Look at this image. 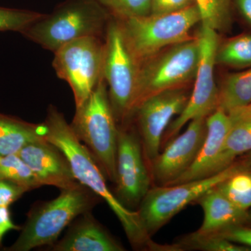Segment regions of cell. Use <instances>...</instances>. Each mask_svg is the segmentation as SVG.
Listing matches in <instances>:
<instances>
[{
  "mask_svg": "<svg viewBox=\"0 0 251 251\" xmlns=\"http://www.w3.org/2000/svg\"><path fill=\"white\" fill-rule=\"evenodd\" d=\"M44 125L46 139L54 144L67 156L77 181L108 204L121 223L133 247L156 249V244L144 228L138 211L130 210L124 205L109 189L105 175L98 162L77 138L63 114L54 107H50Z\"/></svg>",
  "mask_w": 251,
  "mask_h": 251,
  "instance_id": "6da1fadb",
  "label": "cell"
},
{
  "mask_svg": "<svg viewBox=\"0 0 251 251\" xmlns=\"http://www.w3.org/2000/svg\"><path fill=\"white\" fill-rule=\"evenodd\" d=\"M98 198L82 184L72 189L61 190L58 197L31 209L19 237L4 250L29 251L53 245L67 226L77 216L90 211Z\"/></svg>",
  "mask_w": 251,
  "mask_h": 251,
  "instance_id": "7a4b0ae2",
  "label": "cell"
},
{
  "mask_svg": "<svg viewBox=\"0 0 251 251\" xmlns=\"http://www.w3.org/2000/svg\"><path fill=\"white\" fill-rule=\"evenodd\" d=\"M116 122L107 84L102 76L87 100L76 108L71 126L77 138L94 155L105 176L113 183L116 181Z\"/></svg>",
  "mask_w": 251,
  "mask_h": 251,
  "instance_id": "3957f363",
  "label": "cell"
},
{
  "mask_svg": "<svg viewBox=\"0 0 251 251\" xmlns=\"http://www.w3.org/2000/svg\"><path fill=\"white\" fill-rule=\"evenodd\" d=\"M123 21L121 26L127 47L140 65L167 48L193 39L190 31L201 23V18L194 4L176 12Z\"/></svg>",
  "mask_w": 251,
  "mask_h": 251,
  "instance_id": "277c9868",
  "label": "cell"
},
{
  "mask_svg": "<svg viewBox=\"0 0 251 251\" xmlns=\"http://www.w3.org/2000/svg\"><path fill=\"white\" fill-rule=\"evenodd\" d=\"M106 19L105 8L96 0H73L53 14H46L21 34L54 52L80 38L99 36Z\"/></svg>",
  "mask_w": 251,
  "mask_h": 251,
  "instance_id": "5b68a950",
  "label": "cell"
},
{
  "mask_svg": "<svg viewBox=\"0 0 251 251\" xmlns=\"http://www.w3.org/2000/svg\"><path fill=\"white\" fill-rule=\"evenodd\" d=\"M200 58L201 45L197 36L163 50L140 64L132 114L149 97L182 88L195 78Z\"/></svg>",
  "mask_w": 251,
  "mask_h": 251,
  "instance_id": "8992f818",
  "label": "cell"
},
{
  "mask_svg": "<svg viewBox=\"0 0 251 251\" xmlns=\"http://www.w3.org/2000/svg\"><path fill=\"white\" fill-rule=\"evenodd\" d=\"M246 171L237 161L224 171L202 179L150 188L139 205L140 221L151 237L190 203L239 172Z\"/></svg>",
  "mask_w": 251,
  "mask_h": 251,
  "instance_id": "52a82bcc",
  "label": "cell"
},
{
  "mask_svg": "<svg viewBox=\"0 0 251 251\" xmlns=\"http://www.w3.org/2000/svg\"><path fill=\"white\" fill-rule=\"evenodd\" d=\"M54 53V71L70 86L78 108L103 76L105 44L99 36H86L68 43Z\"/></svg>",
  "mask_w": 251,
  "mask_h": 251,
  "instance_id": "ba28073f",
  "label": "cell"
},
{
  "mask_svg": "<svg viewBox=\"0 0 251 251\" xmlns=\"http://www.w3.org/2000/svg\"><path fill=\"white\" fill-rule=\"evenodd\" d=\"M139 64L127 47L121 25L107 28L103 76L109 87V99L116 120L132 115Z\"/></svg>",
  "mask_w": 251,
  "mask_h": 251,
  "instance_id": "9c48e42d",
  "label": "cell"
},
{
  "mask_svg": "<svg viewBox=\"0 0 251 251\" xmlns=\"http://www.w3.org/2000/svg\"><path fill=\"white\" fill-rule=\"evenodd\" d=\"M201 45V58L196 73L192 94L186 106L169 125L162 143L168 144L178 135L188 122L195 119L206 118L218 107L219 89L214 78L216 54L219 45L217 31L202 25L198 36Z\"/></svg>",
  "mask_w": 251,
  "mask_h": 251,
  "instance_id": "30bf717a",
  "label": "cell"
},
{
  "mask_svg": "<svg viewBox=\"0 0 251 251\" xmlns=\"http://www.w3.org/2000/svg\"><path fill=\"white\" fill-rule=\"evenodd\" d=\"M143 153L141 140L134 132L118 127L115 196L128 209L140 205L151 188Z\"/></svg>",
  "mask_w": 251,
  "mask_h": 251,
  "instance_id": "8fae6325",
  "label": "cell"
},
{
  "mask_svg": "<svg viewBox=\"0 0 251 251\" xmlns=\"http://www.w3.org/2000/svg\"><path fill=\"white\" fill-rule=\"evenodd\" d=\"M189 97L183 88L167 90L145 99L135 108L143 152L150 163L160 153L167 127L182 112Z\"/></svg>",
  "mask_w": 251,
  "mask_h": 251,
  "instance_id": "7c38bea8",
  "label": "cell"
},
{
  "mask_svg": "<svg viewBox=\"0 0 251 251\" xmlns=\"http://www.w3.org/2000/svg\"><path fill=\"white\" fill-rule=\"evenodd\" d=\"M206 118L195 119L187 128L166 145L151 163L158 186H168L181 176L193 164L202 148L206 133Z\"/></svg>",
  "mask_w": 251,
  "mask_h": 251,
  "instance_id": "4fadbf2b",
  "label": "cell"
},
{
  "mask_svg": "<svg viewBox=\"0 0 251 251\" xmlns=\"http://www.w3.org/2000/svg\"><path fill=\"white\" fill-rule=\"evenodd\" d=\"M18 154L32 170L43 186H54L61 191L81 185L75 179L67 156L46 139L28 144Z\"/></svg>",
  "mask_w": 251,
  "mask_h": 251,
  "instance_id": "5bb4252c",
  "label": "cell"
},
{
  "mask_svg": "<svg viewBox=\"0 0 251 251\" xmlns=\"http://www.w3.org/2000/svg\"><path fill=\"white\" fill-rule=\"evenodd\" d=\"M206 125L205 139L193 164L184 174L170 185L178 184L210 176L211 168L222 150L232 122L228 114L216 109L206 117Z\"/></svg>",
  "mask_w": 251,
  "mask_h": 251,
  "instance_id": "9a60e30c",
  "label": "cell"
},
{
  "mask_svg": "<svg viewBox=\"0 0 251 251\" xmlns=\"http://www.w3.org/2000/svg\"><path fill=\"white\" fill-rule=\"evenodd\" d=\"M54 251H123L125 248L106 232L90 211L74 223Z\"/></svg>",
  "mask_w": 251,
  "mask_h": 251,
  "instance_id": "2e32d148",
  "label": "cell"
},
{
  "mask_svg": "<svg viewBox=\"0 0 251 251\" xmlns=\"http://www.w3.org/2000/svg\"><path fill=\"white\" fill-rule=\"evenodd\" d=\"M196 202L204 211V221L197 230L198 233L217 234L225 229L249 222L250 212L234 205L216 187L208 191Z\"/></svg>",
  "mask_w": 251,
  "mask_h": 251,
  "instance_id": "e0dca14e",
  "label": "cell"
},
{
  "mask_svg": "<svg viewBox=\"0 0 251 251\" xmlns=\"http://www.w3.org/2000/svg\"><path fill=\"white\" fill-rule=\"evenodd\" d=\"M44 124L36 125L0 113V156L15 154L25 145L45 140Z\"/></svg>",
  "mask_w": 251,
  "mask_h": 251,
  "instance_id": "ac0fdd59",
  "label": "cell"
},
{
  "mask_svg": "<svg viewBox=\"0 0 251 251\" xmlns=\"http://www.w3.org/2000/svg\"><path fill=\"white\" fill-rule=\"evenodd\" d=\"M251 103V68L227 75L219 89L217 109L227 114Z\"/></svg>",
  "mask_w": 251,
  "mask_h": 251,
  "instance_id": "d6986e66",
  "label": "cell"
},
{
  "mask_svg": "<svg viewBox=\"0 0 251 251\" xmlns=\"http://www.w3.org/2000/svg\"><path fill=\"white\" fill-rule=\"evenodd\" d=\"M251 151V121L232 123L222 150L211 168L210 176L224 171L237 158Z\"/></svg>",
  "mask_w": 251,
  "mask_h": 251,
  "instance_id": "ffe728a7",
  "label": "cell"
},
{
  "mask_svg": "<svg viewBox=\"0 0 251 251\" xmlns=\"http://www.w3.org/2000/svg\"><path fill=\"white\" fill-rule=\"evenodd\" d=\"M216 64L237 69L251 67V34H240L219 45Z\"/></svg>",
  "mask_w": 251,
  "mask_h": 251,
  "instance_id": "44dd1931",
  "label": "cell"
},
{
  "mask_svg": "<svg viewBox=\"0 0 251 251\" xmlns=\"http://www.w3.org/2000/svg\"><path fill=\"white\" fill-rule=\"evenodd\" d=\"M201 24L216 31H227L232 22V0H194Z\"/></svg>",
  "mask_w": 251,
  "mask_h": 251,
  "instance_id": "7402d4cb",
  "label": "cell"
},
{
  "mask_svg": "<svg viewBox=\"0 0 251 251\" xmlns=\"http://www.w3.org/2000/svg\"><path fill=\"white\" fill-rule=\"evenodd\" d=\"M0 179L22 186L28 191L43 186L32 170L18 153L1 156Z\"/></svg>",
  "mask_w": 251,
  "mask_h": 251,
  "instance_id": "603a6c76",
  "label": "cell"
},
{
  "mask_svg": "<svg viewBox=\"0 0 251 251\" xmlns=\"http://www.w3.org/2000/svg\"><path fill=\"white\" fill-rule=\"evenodd\" d=\"M216 188L237 207L247 211L251 209V171L239 172Z\"/></svg>",
  "mask_w": 251,
  "mask_h": 251,
  "instance_id": "cb8c5ba5",
  "label": "cell"
},
{
  "mask_svg": "<svg viewBox=\"0 0 251 251\" xmlns=\"http://www.w3.org/2000/svg\"><path fill=\"white\" fill-rule=\"evenodd\" d=\"M183 248L204 251H251L250 248L227 240L215 234H203L197 231L180 242Z\"/></svg>",
  "mask_w": 251,
  "mask_h": 251,
  "instance_id": "d4e9b609",
  "label": "cell"
},
{
  "mask_svg": "<svg viewBox=\"0 0 251 251\" xmlns=\"http://www.w3.org/2000/svg\"><path fill=\"white\" fill-rule=\"evenodd\" d=\"M45 16L46 14L29 10L0 6V31H12L22 33L31 24Z\"/></svg>",
  "mask_w": 251,
  "mask_h": 251,
  "instance_id": "484cf974",
  "label": "cell"
},
{
  "mask_svg": "<svg viewBox=\"0 0 251 251\" xmlns=\"http://www.w3.org/2000/svg\"><path fill=\"white\" fill-rule=\"evenodd\" d=\"M105 9L122 20L148 16L151 11V0H96Z\"/></svg>",
  "mask_w": 251,
  "mask_h": 251,
  "instance_id": "4316f807",
  "label": "cell"
},
{
  "mask_svg": "<svg viewBox=\"0 0 251 251\" xmlns=\"http://www.w3.org/2000/svg\"><path fill=\"white\" fill-rule=\"evenodd\" d=\"M215 234L235 244L251 249V227H247L245 225L228 227Z\"/></svg>",
  "mask_w": 251,
  "mask_h": 251,
  "instance_id": "83f0119b",
  "label": "cell"
},
{
  "mask_svg": "<svg viewBox=\"0 0 251 251\" xmlns=\"http://www.w3.org/2000/svg\"><path fill=\"white\" fill-rule=\"evenodd\" d=\"M195 4L194 0H151L150 14H170Z\"/></svg>",
  "mask_w": 251,
  "mask_h": 251,
  "instance_id": "f1b7e54d",
  "label": "cell"
},
{
  "mask_svg": "<svg viewBox=\"0 0 251 251\" xmlns=\"http://www.w3.org/2000/svg\"><path fill=\"white\" fill-rule=\"evenodd\" d=\"M27 189L18 185L0 179V206H9L22 197Z\"/></svg>",
  "mask_w": 251,
  "mask_h": 251,
  "instance_id": "f546056e",
  "label": "cell"
},
{
  "mask_svg": "<svg viewBox=\"0 0 251 251\" xmlns=\"http://www.w3.org/2000/svg\"><path fill=\"white\" fill-rule=\"evenodd\" d=\"M22 227L14 224L9 206H0V248L4 237L11 230H21Z\"/></svg>",
  "mask_w": 251,
  "mask_h": 251,
  "instance_id": "4dcf8cb0",
  "label": "cell"
},
{
  "mask_svg": "<svg viewBox=\"0 0 251 251\" xmlns=\"http://www.w3.org/2000/svg\"><path fill=\"white\" fill-rule=\"evenodd\" d=\"M232 4L241 17L251 27V0H232Z\"/></svg>",
  "mask_w": 251,
  "mask_h": 251,
  "instance_id": "1f68e13d",
  "label": "cell"
},
{
  "mask_svg": "<svg viewBox=\"0 0 251 251\" xmlns=\"http://www.w3.org/2000/svg\"><path fill=\"white\" fill-rule=\"evenodd\" d=\"M228 115L232 123L240 121H251V103L244 108L231 112Z\"/></svg>",
  "mask_w": 251,
  "mask_h": 251,
  "instance_id": "d6a6232c",
  "label": "cell"
},
{
  "mask_svg": "<svg viewBox=\"0 0 251 251\" xmlns=\"http://www.w3.org/2000/svg\"><path fill=\"white\" fill-rule=\"evenodd\" d=\"M239 158V161H237L238 163L242 165L245 168L246 171H251V151L243 155Z\"/></svg>",
  "mask_w": 251,
  "mask_h": 251,
  "instance_id": "836d02e7",
  "label": "cell"
},
{
  "mask_svg": "<svg viewBox=\"0 0 251 251\" xmlns=\"http://www.w3.org/2000/svg\"><path fill=\"white\" fill-rule=\"evenodd\" d=\"M248 223H251V213L250 212V216H249V222Z\"/></svg>",
  "mask_w": 251,
  "mask_h": 251,
  "instance_id": "e575fe53",
  "label": "cell"
},
{
  "mask_svg": "<svg viewBox=\"0 0 251 251\" xmlns=\"http://www.w3.org/2000/svg\"><path fill=\"white\" fill-rule=\"evenodd\" d=\"M0 158H1V156H0Z\"/></svg>",
  "mask_w": 251,
  "mask_h": 251,
  "instance_id": "d590c367",
  "label": "cell"
}]
</instances>
